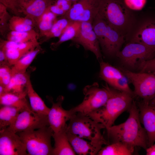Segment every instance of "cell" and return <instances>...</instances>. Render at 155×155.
<instances>
[{"label": "cell", "mask_w": 155, "mask_h": 155, "mask_svg": "<svg viewBox=\"0 0 155 155\" xmlns=\"http://www.w3.org/2000/svg\"><path fill=\"white\" fill-rule=\"evenodd\" d=\"M126 6L130 10L138 11L145 6L147 0H123Z\"/></svg>", "instance_id": "37"}, {"label": "cell", "mask_w": 155, "mask_h": 155, "mask_svg": "<svg viewBox=\"0 0 155 155\" xmlns=\"http://www.w3.org/2000/svg\"><path fill=\"white\" fill-rule=\"evenodd\" d=\"M40 34L34 30L27 32L10 31L7 35V40L23 43L38 40Z\"/></svg>", "instance_id": "29"}, {"label": "cell", "mask_w": 155, "mask_h": 155, "mask_svg": "<svg viewBox=\"0 0 155 155\" xmlns=\"http://www.w3.org/2000/svg\"><path fill=\"white\" fill-rule=\"evenodd\" d=\"M92 25L104 53L109 56H116L124 42L125 35L97 15Z\"/></svg>", "instance_id": "5"}, {"label": "cell", "mask_w": 155, "mask_h": 155, "mask_svg": "<svg viewBox=\"0 0 155 155\" xmlns=\"http://www.w3.org/2000/svg\"><path fill=\"white\" fill-rule=\"evenodd\" d=\"M67 135L69 141L76 154L79 155L97 154V153L90 142L67 132Z\"/></svg>", "instance_id": "21"}, {"label": "cell", "mask_w": 155, "mask_h": 155, "mask_svg": "<svg viewBox=\"0 0 155 155\" xmlns=\"http://www.w3.org/2000/svg\"><path fill=\"white\" fill-rule=\"evenodd\" d=\"M25 144L16 133L7 128L0 130V155H26Z\"/></svg>", "instance_id": "12"}, {"label": "cell", "mask_w": 155, "mask_h": 155, "mask_svg": "<svg viewBox=\"0 0 155 155\" xmlns=\"http://www.w3.org/2000/svg\"><path fill=\"white\" fill-rule=\"evenodd\" d=\"M135 147L120 142L112 143L102 147L97 155H131Z\"/></svg>", "instance_id": "23"}, {"label": "cell", "mask_w": 155, "mask_h": 155, "mask_svg": "<svg viewBox=\"0 0 155 155\" xmlns=\"http://www.w3.org/2000/svg\"><path fill=\"white\" fill-rule=\"evenodd\" d=\"M27 93L30 104L32 111L38 114L48 115L50 108L46 106L44 101L35 91L30 77L28 82Z\"/></svg>", "instance_id": "20"}, {"label": "cell", "mask_w": 155, "mask_h": 155, "mask_svg": "<svg viewBox=\"0 0 155 155\" xmlns=\"http://www.w3.org/2000/svg\"><path fill=\"white\" fill-rule=\"evenodd\" d=\"M49 9L57 17L59 16L62 17L66 14L65 11L54 3L49 7Z\"/></svg>", "instance_id": "40"}, {"label": "cell", "mask_w": 155, "mask_h": 155, "mask_svg": "<svg viewBox=\"0 0 155 155\" xmlns=\"http://www.w3.org/2000/svg\"><path fill=\"white\" fill-rule=\"evenodd\" d=\"M120 69L133 85L134 96L148 103L155 97V72L135 73L122 68Z\"/></svg>", "instance_id": "8"}, {"label": "cell", "mask_w": 155, "mask_h": 155, "mask_svg": "<svg viewBox=\"0 0 155 155\" xmlns=\"http://www.w3.org/2000/svg\"><path fill=\"white\" fill-rule=\"evenodd\" d=\"M124 75L120 69L108 63L100 61L99 77L110 86L115 81Z\"/></svg>", "instance_id": "24"}, {"label": "cell", "mask_w": 155, "mask_h": 155, "mask_svg": "<svg viewBox=\"0 0 155 155\" xmlns=\"http://www.w3.org/2000/svg\"><path fill=\"white\" fill-rule=\"evenodd\" d=\"M0 3L10 10L15 15L20 14L18 10L17 0H0Z\"/></svg>", "instance_id": "38"}, {"label": "cell", "mask_w": 155, "mask_h": 155, "mask_svg": "<svg viewBox=\"0 0 155 155\" xmlns=\"http://www.w3.org/2000/svg\"><path fill=\"white\" fill-rule=\"evenodd\" d=\"M146 150V155H155V144L147 148Z\"/></svg>", "instance_id": "42"}, {"label": "cell", "mask_w": 155, "mask_h": 155, "mask_svg": "<svg viewBox=\"0 0 155 155\" xmlns=\"http://www.w3.org/2000/svg\"><path fill=\"white\" fill-rule=\"evenodd\" d=\"M34 22L30 18L25 16L20 17L15 15L11 17L9 23V29L16 32H27L34 30L36 26Z\"/></svg>", "instance_id": "25"}, {"label": "cell", "mask_w": 155, "mask_h": 155, "mask_svg": "<svg viewBox=\"0 0 155 155\" xmlns=\"http://www.w3.org/2000/svg\"><path fill=\"white\" fill-rule=\"evenodd\" d=\"M133 96L113 88L112 94L105 104L88 116L102 124L106 130L113 125L120 115L129 110L133 100Z\"/></svg>", "instance_id": "2"}, {"label": "cell", "mask_w": 155, "mask_h": 155, "mask_svg": "<svg viewBox=\"0 0 155 155\" xmlns=\"http://www.w3.org/2000/svg\"><path fill=\"white\" fill-rule=\"evenodd\" d=\"M137 67L140 70V72H155V57L150 60L141 61Z\"/></svg>", "instance_id": "36"}, {"label": "cell", "mask_w": 155, "mask_h": 155, "mask_svg": "<svg viewBox=\"0 0 155 155\" xmlns=\"http://www.w3.org/2000/svg\"><path fill=\"white\" fill-rule=\"evenodd\" d=\"M8 65H0V85L5 88L8 85L12 76L11 67Z\"/></svg>", "instance_id": "35"}, {"label": "cell", "mask_w": 155, "mask_h": 155, "mask_svg": "<svg viewBox=\"0 0 155 155\" xmlns=\"http://www.w3.org/2000/svg\"><path fill=\"white\" fill-rule=\"evenodd\" d=\"M16 133L25 145L27 155H53L51 139L53 131L49 126Z\"/></svg>", "instance_id": "6"}, {"label": "cell", "mask_w": 155, "mask_h": 155, "mask_svg": "<svg viewBox=\"0 0 155 155\" xmlns=\"http://www.w3.org/2000/svg\"><path fill=\"white\" fill-rule=\"evenodd\" d=\"M129 82L128 78L124 75L115 81L110 86L116 90L126 92L134 96L133 92L129 86Z\"/></svg>", "instance_id": "34"}, {"label": "cell", "mask_w": 155, "mask_h": 155, "mask_svg": "<svg viewBox=\"0 0 155 155\" xmlns=\"http://www.w3.org/2000/svg\"><path fill=\"white\" fill-rule=\"evenodd\" d=\"M2 50L5 53L9 65L11 66L22 57L29 52L18 47Z\"/></svg>", "instance_id": "32"}, {"label": "cell", "mask_w": 155, "mask_h": 155, "mask_svg": "<svg viewBox=\"0 0 155 155\" xmlns=\"http://www.w3.org/2000/svg\"><path fill=\"white\" fill-rule=\"evenodd\" d=\"M69 121L67 132L89 140L97 153L103 145L109 144L101 132L104 126L89 116L75 113Z\"/></svg>", "instance_id": "3"}, {"label": "cell", "mask_w": 155, "mask_h": 155, "mask_svg": "<svg viewBox=\"0 0 155 155\" xmlns=\"http://www.w3.org/2000/svg\"><path fill=\"white\" fill-rule=\"evenodd\" d=\"M9 65L4 52L0 49V65Z\"/></svg>", "instance_id": "41"}, {"label": "cell", "mask_w": 155, "mask_h": 155, "mask_svg": "<svg viewBox=\"0 0 155 155\" xmlns=\"http://www.w3.org/2000/svg\"><path fill=\"white\" fill-rule=\"evenodd\" d=\"M27 93L17 94L6 92L0 95V106H9L21 110L32 111L26 97Z\"/></svg>", "instance_id": "19"}, {"label": "cell", "mask_w": 155, "mask_h": 155, "mask_svg": "<svg viewBox=\"0 0 155 155\" xmlns=\"http://www.w3.org/2000/svg\"><path fill=\"white\" fill-rule=\"evenodd\" d=\"M21 111L20 109L13 106H0V130L11 125Z\"/></svg>", "instance_id": "27"}, {"label": "cell", "mask_w": 155, "mask_h": 155, "mask_svg": "<svg viewBox=\"0 0 155 155\" xmlns=\"http://www.w3.org/2000/svg\"><path fill=\"white\" fill-rule=\"evenodd\" d=\"M82 22L71 21L56 42L52 43L51 48L55 49L62 43L77 37L81 28Z\"/></svg>", "instance_id": "26"}, {"label": "cell", "mask_w": 155, "mask_h": 155, "mask_svg": "<svg viewBox=\"0 0 155 155\" xmlns=\"http://www.w3.org/2000/svg\"><path fill=\"white\" fill-rule=\"evenodd\" d=\"M113 90V88L109 86L107 83L102 88L99 87L97 82L86 86L83 90L84 96L82 102L71 110L74 113L88 116L105 104Z\"/></svg>", "instance_id": "7"}, {"label": "cell", "mask_w": 155, "mask_h": 155, "mask_svg": "<svg viewBox=\"0 0 155 155\" xmlns=\"http://www.w3.org/2000/svg\"><path fill=\"white\" fill-rule=\"evenodd\" d=\"M149 104L151 106H155V97L149 102Z\"/></svg>", "instance_id": "43"}, {"label": "cell", "mask_w": 155, "mask_h": 155, "mask_svg": "<svg viewBox=\"0 0 155 155\" xmlns=\"http://www.w3.org/2000/svg\"><path fill=\"white\" fill-rule=\"evenodd\" d=\"M97 15L124 35L133 23L132 13L122 0H101Z\"/></svg>", "instance_id": "4"}, {"label": "cell", "mask_w": 155, "mask_h": 155, "mask_svg": "<svg viewBox=\"0 0 155 155\" xmlns=\"http://www.w3.org/2000/svg\"><path fill=\"white\" fill-rule=\"evenodd\" d=\"M140 122L147 135L148 147L155 142V106H151L142 101L138 102Z\"/></svg>", "instance_id": "16"}, {"label": "cell", "mask_w": 155, "mask_h": 155, "mask_svg": "<svg viewBox=\"0 0 155 155\" xmlns=\"http://www.w3.org/2000/svg\"><path fill=\"white\" fill-rule=\"evenodd\" d=\"M49 126L48 115L25 110L19 113L14 122L7 128L15 133L34 130Z\"/></svg>", "instance_id": "10"}, {"label": "cell", "mask_w": 155, "mask_h": 155, "mask_svg": "<svg viewBox=\"0 0 155 155\" xmlns=\"http://www.w3.org/2000/svg\"><path fill=\"white\" fill-rule=\"evenodd\" d=\"M71 21L64 17L57 19L51 29L42 37H44L46 40L53 38L59 37Z\"/></svg>", "instance_id": "31"}, {"label": "cell", "mask_w": 155, "mask_h": 155, "mask_svg": "<svg viewBox=\"0 0 155 155\" xmlns=\"http://www.w3.org/2000/svg\"><path fill=\"white\" fill-rule=\"evenodd\" d=\"M54 3L65 11L66 13L69 10L72 4L66 0H55Z\"/></svg>", "instance_id": "39"}, {"label": "cell", "mask_w": 155, "mask_h": 155, "mask_svg": "<svg viewBox=\"0 0 155 155\" xmlns=\"http://www.w3.org/2000/svg\"><path fill=\"white\" fill-rule=\"evenodd\" d=\"M40 51L39 46L30 51L22 57L12 66V74L26 72L27 69Z\"/></svg>", "instance_id": "28"}, {"label": "cell", "mask_w": 155, "mask_h": 155, "mask_svg": "<svg viewBox=\"0 0 155 155\" xmlns=\"http://www.w3.org/2000/svg\"><path fill=\"white\" fill-rule=\"evenodd\" d=\"M101 0H78L62 17L71 21L92 22L98 12Z\"/></svg>", "instance_id": "11"}, {"label": "cell", "mask_w": 155, "mask_h": 155, "mask_svg": "<svg viewBox=\"0 0 155 155\" xmlns=\"http://www.w3.org/2000/svg\"><path fill=\"white\" fill-rule=\"evenodd\" d=\"M72 40L81 45L85 50L92 52L98 60L101 59L100 45L93 29L92 23L82 22L81 30L79 35Z\"/></svg>", "instance_id": "14"}, {"label": "cell", "mask_w": 155, "mask_h": 155, "mask_svg": "<svg viewBox=\"0 0 155 155\" xmlns=\"http://www.w3.org/2000/svg\"><path fill=\"white\" fill-rule=\"evenodd\" d=\"M55 0H17L18 10L36 23Z\"/></svg>", "instance_id": "15"}, {"label": "cell", "mask_w": 155, "mask_h": 155, "mask_svg": "<svg viewBox=\"0 0 155 155\" xmlns=\"http://www.w3.org/2000/svg\"><path fill=\"white\" fill-rule=\"evenodd\" d=\"M116 56L125 67L134 69L139 63L150 60L155 57V48L140 43L131 42L120 51Z\"/></svg>", "instance_id": "9"}, {"label": "cell", "mask_w": 155, "mask_h": 155, "mask_svg": "<svg viewBox=\"0 0 155 155\" xmlns=\"http://www.w3.org/2000/svg\"><path fill=\"white\" fill-rule=\"evenodd\" d=\"M131 42L155 48V17H148L143 22L134 33Z\"/></svg>", "instance_id": "17"}, {"label": "cell", "mask_w": 155, "mask_h": 155, "mask_svg": "<svg viewBox=\"0 0 155 155\" xmlns=\"http://www.w3.org/2000/svg\"><path fill=\"white\" fill-rule=\"evenodd\" d=\"M71 3L72 4L77 2L78 0H66Z\"/></svg>", "instance_id": "44"}, {"label": "cell", "mask_w": 155, "mask_h": 155, "mask_svg": "<svg viewBox=\"0 0 155 155\" xmlns=\"http://www.w3.org/2000/svg\"><path fill=\"white\" fill-rule=\"evenodd\" d=\"M5 5L0 3V32L3 36L9 30V23L11 17Z\"/></svg>", "instance_id": "33"}, {"label": "cell", "mask_w": 155, "mask_h": 155, "mask_svg": "<svg viewBox=\"0 0 155 155\" xmlns=\"http://www.w3.org/2000/svg\"><path fill=\"white\" fill-rule=\"evenodd\" d=\"M128 111L129 116L125 121L113 125L106 129L108 141L109 144L120 142L135 148L140 147L146 150L148 147L147 135L142 125L139 110L134 100Z\"/></svg>", "instance_id": "1"}, {"label": "cell", "mask_w": 155, "mask_h": 155, "mask_svg": "<svg viewBox=\"0 0 155 155\" xmlns=\"http://www.w3.org/2000/svg\"><path fill=\"white\" fill-rule=\"evenodd\" d=\"M30 77L26 72L13 74L9 84L5 88V92L17 94L27 93L28 82Z\"/></svg>", "instance_id": "22"}, {"label": "cell", "mask_w": 155, "mask_h": 155, "mask_svg": "<svg viewBox=\"0 0 155 155\" xmlns=\"http://www.w3.org/2000/svg\"><path fill=\"white\" fill-rule=\"evenodd\" d=\"M57 16L49 8L39 18L36 23L40 32V36H42L51 28L57 19Z\"/></svg>", "instance_id": "30"}, {"label": "cell", "mask_w": 155, "mask_h": 155, "mask_svg": "<svg viewBox=\"0 0 155 155\" xmlns=\"http://www.w3.org/2000/svg\"><path fill=\"white\" fill-rule=\"evenodd\" d=\"M67 127L57 133L53 132L52 137L54 141V145L53 155H76L67 137Z\"/></svg>", "instance_id": "18"}, {"label": "cell", "mask_w": 155, "mask_h": 155, "mask_svg": "<svg viewBox=\"0 0 155 155\" xmlns=\"http://www.w3.org/2000/svg\"><path fill=\"white\" fill-rule=\"evenodd\" d=\"M64 99L63 96L58 97L56 102L51 100L52 106L48 115L49 126L54 133H57L67 127L66 123L69 121L75 113L71 109H64L62 106Z\"/></svg>", "instance_id": "13"}]
</instances>
